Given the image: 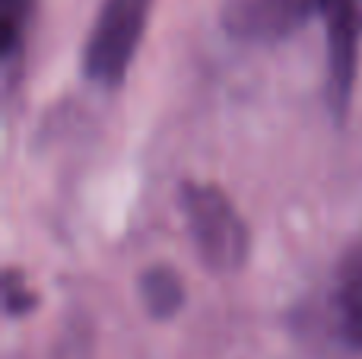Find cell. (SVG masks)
Segmentation results:
<instances>
[{"instance_id": "6da1fadb", "label": "cell", "mask_w": 362, "mask_h": 359, "mask_svg": "<svg viewBox=\"0 0 362 359\" xmlns=\"http://www.w3.org/2000/svg\"><path fill=\"white\" fill-rule=\"evenodd\" d=\"M181 213L187 235L194 242L200 264L216 273L238 271L248 258L251 235L235 204L213 184H185L181 188Z\"/></svg>"}, {"instance_id": "7a4b0ae2", "label": "cell", "mask_w": 362, "mask_h": 359, "mask_svg": "<svg viewBox=\"0 0 362 359\" xmlns=\"http://www.w3.org/2000/svg\"><path fill=\"white\" fill-rule=\"evenodd\" d=\"M153 0H102L83 51V70L99 86H118L144 42Z\"/></svg>"}, {"instance_id": "3957f363", "label": "cell", "mask_w": 362, "mask_h": 359, "mask_svg": "<svg viewBox=\"0 0 362 359\" xmlns=\"http://www.w3.org/2000/svg\"><path fill=\"white\" fill-rule=\"evenodd\" d=\"M325 0H223V29L242 42H276L321 13Z\"/></svg>"}, {"instance_id": "277c9868", "label": "cell", "mask_w": 362, "mask_h": 359, "mask_svg": "<svg viewBox=\"0 0 362 359\" xmlns=\"http://www.w3.org/2000/svg\"><path fill=\"white\" fill-rule=\"evenodd\" d=\"M327 32V95H331L334 108L344 112L346 102L353 95V83H356V6L353 0H325L321 6Z\"/></svg>"}, {"instance_id": "5b68a950", "label": "cell", "mask_w": 362, "mask_h": 359, "mask_svg": "<svg viewBox=\"0 0 362 359\" xmlns=\"http://www.w3.org/2000/svg\"><path fill=\"white\" fill-rule=\"evenodd\" d=\"M334 318L346 343L362 347V239H356L340 258L334 273Z\"/></svg>"}, {"instance_id": "8992f818", "label": "cell", "mask_w": 362, "mask_h": 359, "mask_svg": "<svg viewBox=\"0 0 362 359\" xmlns=\"http://www.w3.org/2000/svg\"><path fill=\"white\" fill-rule=\"evenodd\" d=\"M140 299L153 318H172L185 305V283L172 267L156 264L140 277Z\"/></svg>"}]
</instances>
